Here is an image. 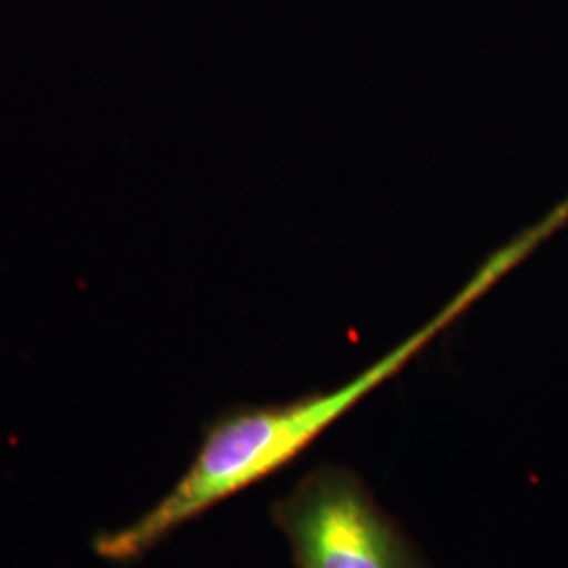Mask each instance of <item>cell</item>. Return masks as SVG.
<instances>
[{"label":"cell","instance_id":"6da1fadb","mask_svg":"<svg viewBox=\"0 0 568 568\" xmlns=\"http://www.w3.org/2000/svg\"><path fill=\"white\" fill-rule=\"evenodd\" d=\"M485 293L487 284L474 276L427 325L342 386L283 405L243 406L220 415L204 429L203 443L180 480L135 520L102 532L95 539L98 556L112 562L138 560L209 509L276 474L400 373Z\"/></svg>","mask_w":568,"mask_h":568},{"label":"cell","instance_id":"7a4b0ae2","mask_svg":"<svg viewBox=\"0 0 568 568\" xmlns=\"http://www.w3.org/2000/svg\"><path fill=\"white\" fill-rule=\"evenodd\" d=\"M297 568H427L363 478L318 466L272 508Z\"/></svg>","mask_w":568,"mask_h":568}]
</instances>
